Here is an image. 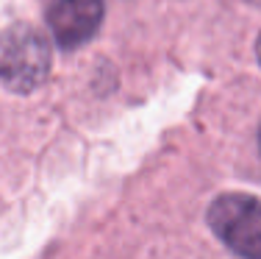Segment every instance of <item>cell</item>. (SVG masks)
I'll list each match as a JSON object with an SVG mask.
<instances>
[{
    "mask_svg": "<svg viewBox=\"0 0 261 259\" xmlns=\"http://www.w3.org/2000/svg\"><path fill=\"white\" fill-rule=\"evenodd\" d=\"M103 22V0H50L47 26L56 42L67 51L81 48Z\"/></svg>",
    "mask_w": 261,
    "mask_h": 259,
    "instance_id": "cell-3",
    "label": "cell"
},
{
    "mask_svg": "<svg viewBox=\"0 0 261 259\" xmlns=\"http://www.w3.org/2000/svg\"><path fill=\"white\" fill-rule=\"evenodd\" d=\"M256 53H258V61H261V36H258V45H256Z\"/></svg>",
    "mask_w": 261,
    "mask_h": 259,
    "instance_id": "cell-4",
    "label": "cell"
},
{
    "mask_svg": "<svg viewBox=\"0 0 261 259\" xmlns=\"http://www.w3.org/2000/svg\"><path fill=\"white\" fill-rule=\"evenodd\" d=\"M50 73L47 39L31 26H11L0 34V84L11 92H34Z\"/></svg>",
    "mask_w": 261,
    "mask_h": 259,
    "instance_id": "cell-1",
    "label": "cell"
},
{
    "mask_svg": "<svg viewBox=\"0 0 261 259\" xmlns=\"http://www.w3.org/2000/svg\"><path fill=\"white\" fill-rule=\"evenodd\" d=\"M214 234L245 259H261V201L245 193L220 195L208 209Z\"/></svg>",
    "mask_w": 261,
    "mask_h": 259,
    "instance_id": "cell-2",
    "label": "cell"
}]
</instances>
